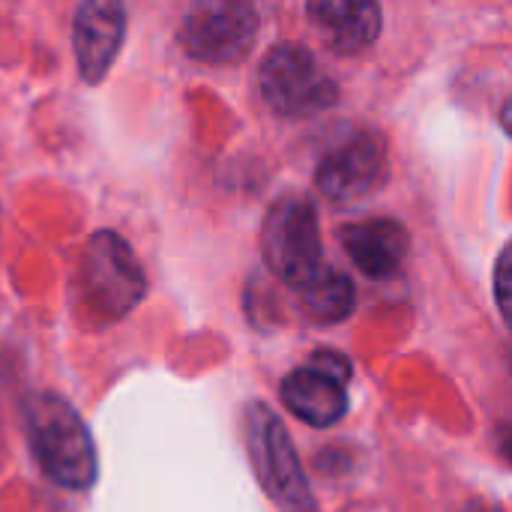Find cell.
<instances>
[{
    "label": "cell",
    "mask_w": 512,
    "mask_h": 512,
    "mask_svg": "<svg viewBox=\"0 0 512 512\" xmlns=\"http://www.w3.org/2000/svg\"><path fill=\"white\" fill-rule=\"evenodd\" d=\"M27 438L42 471L63 489L84 492L96 483V447L81 414L54 393H39L24 405Z\"/></svg>",
    "instance_id": "1"
},
{
    "label": "cell",
    "mask_w": 512,
    "mask_h": 512,
    "mask_svg": "<svg viewBox=\"0 0 512 512\" xmlns=\"http://www.w3.org/2000/svg\"><path fill=\"white\" fill-rule=\"evenodd\" d=\"M78 291L99 321L126 318L147 294V276L132 246L114 231H96L78 264Z\"/></svg>",
    "instance_id": "2"
},
{
    "label": "cell",
    "mask_w": 512,
    "mask_h": 512,
    "mask_svg": "<svg viewBox=\"0 0 512 512\" xmlns=\"http://www.w3.org/2000/svg\"><path fill=\"white\" fill-rule=\"evenodd\" d=\"M246 453L267 498L282 512H321L285 423L264 405L246 408Z\"/></svg>",
    "instance_id": "3"
},
{
    "label": "cell",
    "mask_w": 512,
    "mask_h": 512,
    "mask_svg": "<svg viewBox=\"0 0 512 512\" xmlns=\"http://www.w3.org/2000/svg\"><path fill=\"white\" fill-rule=\"evenodd\" d=\"M267 267L291 288H303L321 270V228L315 207L300 195L279 198L261 228Z\"/></svg>",
    "instance_id": "4"
},
{
    "label": "cell",
    "mask_w": 512,
    "mask_h": 512,
    "mask_svg": "<svg viewBox=\"0 0 512 512\" xmlns=\"http://www.w3.org/2000/svg\"><path fill=\"white\" fill-rule=\"evenodd\" d=\"M267 105L291 120L315 117L339 102L336 81L300 45H276L258 72Z\"/></svg>",
    "instance_id": "5"
},
{
    "label": "cell",
    "mask_w": 512,
    "mask_h": 512,
    "mask_svg": "<svg viewBox=\"0 0 512 512\" xmlns=\"http://www.w3.org/2000/svg\"><path fill=\"white\" fill-rule=\"evenodd\" d=\"M177 36L192 60L228 66L255 45L258 12L249 0H198L183 15Z\"/></svg>",
    "instance_id": "6"
},
{
    "label": "cell",
    "mask_w": 512,
    "mask_h": 512,
    "mask_svg": "<svg viewBox=\"0 0 512 512\" xmlns=\"http://www.w3.org/2000/svg\"><path fill=\"white\" fill-rule=\"evenodd\" d=\"M387 174V147L375 132H357L339 147H333L315 174L318 189L336 201L348 204L369 195Z\"/></svg>",
    "instance_id": "7"
},
{
    "label": "cell",
    "mask_w": 512,
    "mask_h": 512,
    "mask_svg": "<svg viewBox=\"0 0 512 512\" xmlns=\"http://www.w3.org/2000/svg\"><path fill=\"white\" fill-rule=\"evenodd\" d=\"M126 36L123 0H81L72 24V48L78 72L87 84H99L120 54Z\"/></svg>",
    "instance_id": "8"
},
{
    "label": "cell",
    "mask_w": 512,
    "mask_h": 512,
    "mask_svg": "<svg viewBox=\"0 0 512 512\" xmlns=\"http://www.w3.org/2000/svg\"><path fill=\"white\" fill-rule=\"evenodd\" d=\"M312 30L336 54H357L381 33L378 0H309Z\"/></svg>",
    "instance_id": "9"
},
{
    "label": "cell",
    "mask_w": 512,
    "mask_h": 512,
    "mask_svg": "<svg viewBox=\"0 0 512 512\" xmlns=\"http://www.w3.org/2000/svg\"><path fill=\"white\" fill-rule=\"evenodd\" d=\"M348 258L372 279H393L411 249L408 231L393 219L351 222L339 231Z\"/></svg>",
    "instance_id": "10"
},
{
    "label": "cell",
    "mask_w": 512,
    "mask_h": 512,
    "mask_svg": "<svg viewBox=\"0 0 512 512\" xmlns=\"http://www.w3.org/2000/svg\"><path fill=\"white\" fill-rule=\"evenodd\" d=\"M282 402L297 420H303L315 429L336 426L348 411L342 381L324 375L315 366L297 369L282 381Z\"/></svg>",
    "instance_id": "11"
},
{
    "label": "cell",
    "mask_w": 512,
    "mask_h": 512,
    "mask_svg": "<svg viewBox=\"0 0 512 512\" xmlns=\"http://www.w3.org/2000/svg\"><path fill=\"white\" fill-rule=\"evenodd\" d=\"M297 291L306 318L315 324H339L354 312V285L333 267L321 264V270Z\"/></svg>",
    "instance_id": "12"
},
{
    "label": "cell",
    "mask_w": 512,
    "mask_h": 512,
    "mask_svg": "<svg viewBox=\"0 0 512 512\" xmlns=\"http://www.w3.org/2000/svg\"><path fill=\"white\" fill-rule=\"evenodd\" d=\"M495 300L504 315V324L512 330V240L504 246L495 264Z\"/></svg>",
    "instance_id": "13"
},
{
    "label": "cell",
    "mask_w": 512,
    "mask_h": 512,
    "mask_svg": "<svg viewBox=\"0 0 512 512\" xmlns=\"http://www.w3.org/2000/svg\"><path fill=\"white\" fill-rule=\"evenodd\" d=\"M312 366L321 369L324 375L342 381V384L351 378V363H348V357H345V354H336V351H318V354L312 357Z\"/></svg>",
    "instance_id": "14"
},
{
    "label": "cell",
    "mask_w": 512,
    "mask_h": 512,
    "mask_svg": "<svg viewBox=\"0 0 512 512\" xmlns=\"http://www.w3.org/2000/svg\"><path fill=\"white\" fill-rule=\"evenodd\" d=\"M501 450H504L507 462L512 465V429H507V432H504V438H501Z\"/></svg>",
    "instance_id": "15"
},
{
    "label": "cell",
    "mask_w": 512,
    "mask_h": 512,
    "mask_svg": "<svg viewBox=\"0 0 512 512\" xmlns=\"http://www.w3.org/2000/svg\"><path fill=\"white\" fill-rule=\"evenodd\" d=\"M504 126L512 132V99L504 105Z\"/></svg>",
    "instance_id": "16"
}]
</instances>
